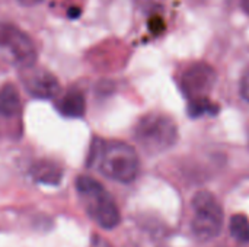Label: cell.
<instances>
[{"mask_svg": "<svg viewBox=\"0 0 249 247\" xmlns=\"http://www.w3.org/2000/svg\"><path fill=\"white\" fill-rule=\"evenodd\" d=\"M20 4H23V6H35V4H39V3H42L44 0H18Z\"/></svg>", "mask_w": 249, "mask_h": 247, "instance_id": "9a60e30c", "label": "cell"}, {"mask_svg": "<svg viewBox=\"0 0 249 247\" xmlns=\"http://www.w3.org/2000/svg\"><path fill=\"white\" fill-rule=\"evenodd\" d=\"M98 166L99 172L120 183H131L140 170V160L134 147L123 141L92 143L89 166Z\"/></svg>", "mask_w": 249, "mask_h": 247, "instance_id": "6da1fadb", "label": "cell"}, {"mask_svg": "<svg viewBox=\"0 0 249 247\" xmlns=\"http://www.w3.org/2000/svg\"><path fill=\"white\" fill-rule=\"evenodd\" d=\"M90 247H112L105 239H102L101 236L95 234L92 236V242H90Z\"/></svg>", "mask_w": 249, "mask_h": 247, "instance_id": "5bb4252c", "label": "cell"}, {"mask_svg": "<svg viewBox=\"0 0 249 247\" xmlns=\"http://www.w3.org/2000/svg\"><path fill=\"white\" fill-rule=\"evenodd\" d=\"M20 96L15 84L6 83L0 87V115L13 118L20 112Z\"/></svg>", "mask_w": 249, "mask_h": 247, "instance_id": "30bf717a", "label": "cell"}, {"mask_svg": "<svg viewBox=\"0 0 249 247\" xmlns=\"http://www.w3.org/2000/svg\"><path fill=\"white\" fill-rule=\"evenodd\" d=\"M219 111L217 105L213 103L209 96L206 98H197V99H190V103H188V115L191 118H200V116H204V115H216Z\"/></svg>", "mask_w": 249, "mask_h": 247, "instance_id": "8fae6325", "label": "cell"}, {"mask_svg": "<svg viewBox=\"0 0 249 247\" xmlns=\"http://www.w3.org/2000/svg\"><path fill=\"white\" fill-rule=\"evenodd\" d=\"M79 9H71V10H69V16L70 17H76V16H79Z\"/></svg>", "mask_w": 249, "mask_h": 247, "instance_id": "e0dca14e", "label": "cell"}, {"mask_svg": "<svg viewBox=\"0 0 249 247\" xmlns=\"http://www.w3.org/2000/svg\"><path fill=\"white\" fill-rule=\"evenodd\" d=\"M229 231L236 242L242 245L249 243V220L244 214H235L231 218Z\"/></svg>", "mask_w": 249, "mask_h": 247, "instance_id": "7c38bea8", "label": "cell"}, {"mask_svg": "<svg viewBox=\"0 0 249 247\" xmlns=\"http://www.w3.org/2000/svg\"><path fill=\"white\" fill-rule=\"evenodd\" d=\"M193 220L191 230L193 234L200 242H210L216 239L223 229L225 215L223 208L213 194L207 191H200L194 195L193 201Z\"/></svg>", "mask_w": 249, "mask_h": 247, "instance_id": "277c9868", "label": "cell"}, {"mask_svg": "<svg viewBox=\"0 0 249 247\" xmlns=\"http://www.w3.org/2000/svg\"><path fill=\"white\" fill-rule=\"evenodd\" d=\"M26 92L36 99H53L60 93V83L57 77L45 70L29 71L23 77Z\"/></svg>", "mask_w": 249, "mask_h": 247, "instance_id": "52a82bcc", "label": "cell"}, {"mask_svg": "<svg viewBox=\"0 0 249 247\" xmlns=\"http://www.w3.org/2000/svg\"><path fill=\"white\" fill-rule=\"evenodd\" d=\"M217 80L216 70L207 63H194L181 77V89L188 99L206 98Z\"/></svg>", "mask_w": 249, "mask_h": 247, "instance_id": "5b68a950", "label": "cell"}, {"mask_svg": "<svg viewBox=\"0 0 249 247\" xmlns=\"http://www.w3.org/2000/svg\"><path fill=\"white\" fill-rule=\"evenodd\" d=\"M134 138L146 153L159 154L177 144L178 127L166 115L147 114L137 122Z\"/></svg>", "mask_w": 249, "mask_h": 247, "instance_id": "3957f363", "label": "cell"}, {"mask_svg": "<svg viewBox=\"0 0 249 247\" xmlns=\"http://www.w3.org/2000/svg\"><path fill=\"white\" fill-rule=\"evenodd\" d=\"M76 191L89 217L102 229L112 230L121 221V214L111 194L93 178L79 176Z\"/></svg>", "mask_w": 249, "mask_h": 247, "instance_id": "7a4b0ae2", "label": "cell"}, {"mask_svg": "<svg viewBox=\"0 0 249 247\" xmlns=\"http://www.w3.org/2000/svg\"><path fill=\"white\" fill-rule=\"evenodd\" d=\"M31 176L35 182L42 183V185H50V186H57L61 182L63 178V170L61 167L50 160H41L36 162L31 167Z\"/></svg>", "mask_w": 249, "mask_h": 247, "instance_id": "ba28073f", "label": "cell"}, {"mask_svg": "<svg viewBox=\"0 0 249 247\" xmlns=\"http://www.w3.org/2000/svg\"><path fill=\"white\" fill-rule=\"evenodd\" d=\"M57 108L60 114L67 118H82L86 112V100L82 92L73 89L60 99Z\"/></svg>", "mask_w": 249, "mask_h": 247, "instance_id": "9c48e42d", "label": "cell"}, {"mask_svg": "<svg viewBox=\"0 0 249 247\" xmlns=\"http://www.w3.org/2000/svg\"><path fill=\"white\" fill-rule=\"evenodd\" d=\"M1 48L9 51L13 63L22 68H31L35 64L36 49L32 39L15 25L9 23Z\"/></svg>", "mask_w": 249, "mask_h": 247, "instance_id": "8992f818", "label": "cell"}, {"mask_svg": "<svg viewBox=\"0 0 249 247\" xmlns=\"http://www.w3.org/2000/svg\"><path fill=\"white\" fill-rule=\"evenodd\" d=\"M241 6H242L244 12L249 15V0H241Z\"/></svg>", "mask_w": 249, "mask_h": 247, "instance_id": "2e32d148", "label": "cell"}, {"mask_svg": "<svg viewBox=\"0 0 249 247\" xmlns=\"http://www.w3.org/2000/svg\"><path fill=\"white\" fill-rule=\"evenodd\" d=\"M239 90H241V96L249 103V67L245 70V73L242 74Z\"/></svg>", "mask_w": 249, "mask_h": 247, "instance_id": "4fadbf2b", "label": "cell"}]
</instances>
